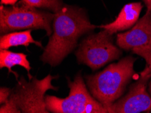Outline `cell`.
Wrapping results in <instances>:
<instances>
[{"label": "cell", "instance_id": "cell-1", "mask_svg": "<svg viewBox=\"0 0 151 113\" xmlns=\"http://www.w3.org/2000/svg\"><path fill=\"white\" fill-rule=\"evenodd\" d=\"M99 27L91 24L83 8L64 4L54 14L52 34L41 60L50 66L60 64L77 45L79 39L84 34Z\"/></svg>", "mask_w": 151, "mask_h": 113}, {"label": "cell", "instance_id": "cell-2", "mask_svg": "<svg viewBox=\"0 0 151 113\" xmlns=\"http://www.w3.org/2000/svg\"><path fill=\"white\" fill-rule=\"evenodd\" d=\"M136 59L126 56L113 63L101 72L86 75V83L91 95L105 108L119 99L135 73Z\"/></svg>", "mask_w": 151, "mask_h": 113}, {"label": "cell", "instance_id": "cell-3", "mask_svg": "<svg viewBox=\"0 0 151 113\" xmlns=\"http://www.w3.org/2000/svg\"><path fill=\"white\" fill-rule=\"evenodd\" d=\"M54 14L24 5L0 7V33L7 34L18 30L41 29L47 36L52 34Z\"/></svg>", "mask_w": 151, "mask_h": 113}, {"label": "cell", "instance_id": "cell-4", "mask_svg": "<svg viewBox=\"0 0 151 113\" xmlns=\"http://www.w3.org/2000/svg\"><path fill=\"white\" fill-rule=\"evenodd\" d=\"M121 55V50L113 43V35L103 29L83 39L75 52L79 63L86 64L93 71L119 59Z\"/></svg>", "mask_w": 151, "mask_h": 113}, {"label": "cell", "instance_id": "cell-5", "mask_svg": "<svg viewBox=\"0 0 151 113\" xmlns=\"http://www.w3.org/2000/svg\"><path fill=\"white\" fill-rule=\"evenodd\" d=\"M56 77L48 75L42 79L33 78L28 81L21 77L18 80L10 97L21 113H50L47 109L45 96L50 89H58V87L52 85V81Z\"/></svg>", "mask_w": 151, "mask_h": 113}, {"label": "cell", "instance_id": "cell-6", "mask_svg": "<svg viewBox=\"0 0 151 113\" xmlns=\"http://www.w3.org/2000/svg\"><path fill=\"white\" fill-rule=\"evenodd\" d=\"M69 94L65 98L46 95L45 102L47 109L52 113H86L96 99L89 93L81 73L74 80L68 79Z\"/></svg>", "mask_w": 151, "mask_h": 113}, {"label": "cell", "instance_id": "cell-7", "mask_svg": "<svg viewBox=\"0 0 151 113\" xmlns=\"http://www.w3.org/2000/svg\"><path fill=\"white\" fill-rule=\"evenodd\" d=\"M150 75H139L128 93L106 108L108 113H151V96L146 90Z\"/></svg>", "mask_w": 151, "mask_h": 113}, {"label": "cell", "instance_id": "cell-8", "mask_svg": "<svg viewBox=\"0 0 151 113\" xmlns=\"http://www.w3.org/2000/svg\"><path fill=\"white\" fill-rule=\"evenodd\" d=\"M116 43L125 50L145 47L151 43V11L146 10L131 29L116 35Z\"/></svg>", "mask_w": 151, "mask_h": 113}, {"label": "cell", "instance_id": "cell-9", "mask_svg": "<svg viewBox=\"0 0 151 113\" xmlns=\"http://www.w3.org/2000/svg\"><path fill=\"white\" fill-rule=\"evenodd\" d=\"M143 6L141 2H132L123 7L115 20L99 26L111 35L121 32L134 27L138 21Z\"/></svg>", "mask_w": 151, "mask_h": 113}, {"label": "cell", "instance_id": "cell-10", "mask_svg": "<svg viewBox=\"0 0 151 113\" xmlns=\"http://www.w3.org/2000/svg\"><path fill=\"white\" fill-rule=\"evenodd\" d=\"M34 43L39 47L43 48L42 43L35 40L32 36V30L23 31L12 32L1 35L0 37V49L8 50L12 47L23 45L24 47Z\"/></svg>", "mask_w": 151, "mask_h": 113}, {"label": "cell", "instance_id": "cell-11", "mask_svg": "<svg viewBox=\"0 0 151 113\" xmlns=\"http://www.w3.org/2000/svg\"><path fill=\"white\" fill-rule=\"evenodd\" d=\"M20 66L23 67L28 73L29 80L33 79L30 75V71L31 69L30 62L27 59V56L22 53H15L7 50H0V68H6L8 69L9 73H13L18 78L17 73L13 72L12 68L14 66Z\"/></svg>", "mask_w": 151, "mask_h": 113}, {"label": "cell", "instance_id": "cell-12", "mask_svg": "<svg viewBox=\"0 0 151 113\" xmlns=\"http://www.w3.org/2000/svg\"><path fill=\"white\" fill-rule=\"evenodd\" d=\"M20 2L33 8L48 10L54 14L58 12L64 6L62 0H21Z\"/></svg>", "mask_w": 151, "mask_h": 113}, {"label": "cell", "instance_id": "cell-13", "mask_svg": "<svg viewBox=\"0 0 151 113\" xmlns=\"http://www.w3.org/2000/svg\"><path fill=\"white\" fill-rule=\"evenodd\" d=\"M134 54L138 55L146 61V66L140 75L151 76V43L145 47L135 48L132 50Z\"/></svg>", "mask_w": 151, "mask_h": 113}, {"label": "cell", "instance_id": "cell-14", "mask_svg": "<svg viewBox=\"0 0 151 113\" xmlns=\"http://www.w3.org/2000/svg\"><path fill=\"white\" fill-rule=\"evenodd\" d=\"M0 113H21V111L18 108L14 99L12 97H10L8 102L1 105Z\"/></svg>", "mask_w": 151, "mask_h": 113}, {"label": "cell", "instance_id": "cell-15", "mask_svg": "<svg viewBox=\"0 0 151 113\" xmlns=\"http://www.w3.org/2000/svg\"><path fill=\"white\" fill-rule=\"evenodd\" d=\"M12 90L8 87H1L0 89V103L1 105L6 104L10 99Z\"/></svg>", "mask_w": 151, "mask_h": 113}, {"label": "cell", "instance_id": "cell-16", "mask_svg": "<svg viewBox=\"0 0 151 113\" xmlns=\"http://www.w3.org/2000/svg\"><path fill=\"white\" fill-rule=\"evenodd\" d=\"M18 0H1V5H14Z\"/></svg>", "mask_w": 151, "mask_h": 113}, {"label": "cell", "instance_id": "cell-17", "mask_svg": "<svg viewBox=\"0 0 151 113\" xmlns=\"http://www.w3.org/2000/svg\"><path fill=\"white\" fill-rule=\"evenodd\" d=\"M148 10L151 11V0H144Z\"/></svg>", "mask_w": 151, "mask_h": 113}, {"label": "cell", "instance_id": "cell-18", "mask_svg": "<svg viewBox=\"0 0 151 113\" xmlns=\"http://www.w3.org/2000/svg\"><path fill=\"white\" fill-rule=\"evenodd\" d=\"M148 92H149V94H150V96H151V81H150V82L149 83V87H148Z\"/></svg>", "mask_w": 151, "mask_h": 113}, {"label": "cell", "instance_id": "cell-19", "mask_svg": "<svg viewBox=\"0 0 151 113\" xmlns=\"http://www.w3.org/2000/svg\"><path fill=\"white\" fill-rule=\"evenodd\" d=\"M147 113H150V112H147Z\"/></svg>", "mask_w": 151, "mask_h": 113}]
</instances>
